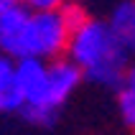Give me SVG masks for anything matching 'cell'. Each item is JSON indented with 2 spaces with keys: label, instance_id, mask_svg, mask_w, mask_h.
Returning <instances> with one entry per match:
<instances>
[{
  "label": "cell",
  "instance_id": "ba28073f",
  "mask_svg": "<svg viewBox=\"0 0 135 135\" xmlns=\"http://www.w3.org/2000/svg\"><path fill=\"white\" fill-rule=\"evenodd\" d=\"M120 117H122V122L128 125L130 130H135V92H130V89H122L120 92Z\"/></svg>",
  "mask_w": 135,
  "mask_h": 135
},
{
  "label": "cell",
  "instance_id": "3957f363",
  "mask_svg": "<svg viewBox=\"0 0 135 135\" xmlns=\"http://www.w3.org/2000/svg\"><path fill=\"white\" fill-rule=\"evenodd\" d=\"M71 31L64 23L59 10L33 13V41H36V59H59L66 56Z\"/></svg>",
  "mask_w": 135,
  "mask_h": 135
},
{
  "label": "cell",
  "instance_id": "7a4b0ae2",
  "mask_svg": "<svg viewBox=\"0 0 135 135\" xmlns=\"http://www.w3.org/2000/svg\"><path fill=\"white\" fill-rule=\"evenodd\" d=\"M0 54L13 61L36 59V41H33V10L21 3L0 13Z\"/></svg>",
  "mask_w": 135,
  "mask_h": 135
},
{
  "label": "cell",
  "instance_id": "6da1fadb",
  "mask_svg": "<svg viewBox=\"0 0 135 135\" xmlns=\"http://www.w3.org/2000/svg\"><path fill=\"white\" fill-rule=\"evenodd\" d=\"M66 56L84 71V76L102 87H120L128 71V51L112 33L110 23L87 21L71 33Z\"/></svg>",
  "mask_w": 135,
  "mask_h": 135
},
{
  "label": "cell",
  "instance_id": "4fadbf2b",
  "mask_svg": "<svg viewBox=\"0 0 135 135\" xmlns=\"http://www.w3.org/2000/svg\"><path fill=\"white\" fill-rule=\"evenodd\" d=\"M15 3H18V0H0V13H3V10H8V8H13Z\"/></svg>",
  "mask_w": 135,
  "mask_h": 135
},
{
  "label": "cell",
  "instance_id": "52a82bcc",
  "mask_svg": "<svg viewBox=\"0 0 135 135\" xmlns=\"http://www.w3.org/2000/svg\"><path fill=\"white\" fill-rule=\"evenodd\" d=\"M59 13H61V18H64V23L69 26V31H71V33H74L79 26H84V23L89 21L87 10H84L79 3H71V0H66V3L59 8Z\"/></svg>",
  "mask_w": 135,
  "mask_h": 135
},
{
  "label": "cell",
  "instance_id": "9c48e42d",
  "mask_svg": "<svg viewBox=\"0 0 135 135\" xmlns=\"http://www.w3.org/2000/svg\"><path fill=\"white\" fill-rule=\"evenodd\" d=\"M21 110H23V97L18 94L15 87H8L0 92V112H21Z\"/></svg>",
  "mask_w": 135,
  "mask_h": 135
},
{
  "label": "cell",
  "instance_id": "8fae6325",
  "mask_svg": "<svg viewBox=\"0 0 135 135\" xmlns=\"http://www.w3.org/2000/svg\"><path fill=\"white\" fill-rule=\"evenodd\" d=\"M18 3L31 8L33 13H44V10H59L66 0H18Z\"/></svg>",
  "mask_w": 135,
  "mask_h": 135
},
{
  "label": "cell",
  "instance_id": "8992f818",
  "mask_svg": "<svg viewBox=\"0 0 135 135\" xmlns=\"http://www.w3.org/2000/svg\"><path fill=\"white\" fill-rule=\"evenodd\" d=\"M110 28L117 36V41L125 46V51L135 54V0H125L112 10Z\"/></svg>",
  "mask_w": 135,
  "mask_h": 135
},
{
  "label": "cell",
  "instance_id": "30bf717a",
  "mask_svg": "<svg viewBox=\"0 0 135 135\" xmlns=\"http://www.w3.org/2000/svg\"><path fill=\"white\" fill-rule=\"evenodd\" d=\"M13 74H15V61L5 54H0V92L13 87Z\"/></svg>",
  "mask_w": 135,
  "mask_h": 135
},
{
  "label": "cell",
  "instance_id": "7c38bea8",
  "mask_svg": "<svg viewBox=\"0 0 135 135\" xmlns=\"http://www.w3.org/2000/svg\"><path fill=\"white\" fill-rule=\"evenodd\" d=\"M122 89L135 92V61L128 66V71H125V82H122Z\"/></svg>",
  "mask_w": 135,
  "mask_h": 135
},
{
  "label": "cell",
  "instance_id": "5b68a950",
  "mask_svg": "<svg viewBox=\"0 0 135 135\" xmlns=\"http://www.w3.org/2000/svg\"><path fill=\"white\" fill-rule=\"evenodd\" d=\"M82 79H84V71L69 56L51 59L49 61V102L59 110L74 94V89L79 87Z\"/></svg>",
  "mask_w": 135,
  "mask_h": 135
},
{
  "label": "cell",
  "instance_id": "277c9868",
  "mask_svg": "<svg viewBox=\"0 0 135 135\" xmlns=\"http://www.w3.org/2000/svg\"><path fill=\"white\" fill-rule=\"evenodd\" d=\"M13 87L23 97V107H56L49 102V64L44 59L15 61Z\"/></svg>",
  "mask_w": 135,
  "mask_h": 135
}]
</instances>
